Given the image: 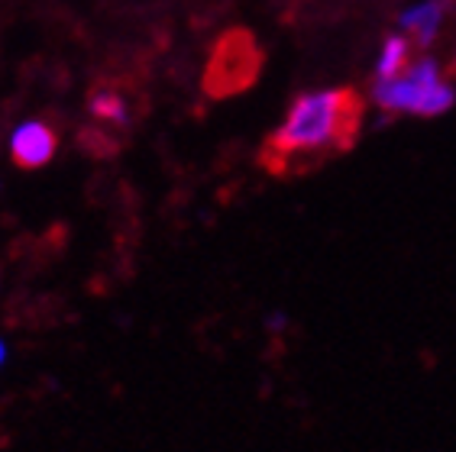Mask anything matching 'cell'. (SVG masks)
Wrapping results in <instances>:
<instances>
[{"label": "cell", "mask_w": 456, "mask_h": 452, "mask_svg": "<svg viewBox=\"0 0 456 452\" xmlns=\"http://www.w3.org/2000/svg\"><path fill=\"white\" fill-rule=\"evenodd\" d=\"M362 104L346 87H317L291 101L279 130L265 140V165L289 172L311 165L314 158L350 149L360 133Z\"/></svg>", "instance_id": "obj_1"}, {"label": "cell", "mask_w": 456, "mask_h": 452, "mask_svg": "<svg viewBox=\"0 0 456 452\" xmlns=\"http://www.w3.org/2000/svg\"><path fill=\"white\" fill-rule=\"evenodd\" d=\"M369 97L386 117H444L456 104V87L434 55H414L411 65L386 81H372Z\"/></svg>", "instance_id": "obj_2"}, {"label": "cell", "mask_w": 456, "mask_h": 452, "mask_svg": "<svg viewBox=\"0 0 456 452\" xmlns=\"http://www.w3.org/2000/svg\"><path fill=\"white\" fill-rule=\"evenodd\" d=\"M259 75V49L246 33H230L214 49L211 69H208V91L214 97L240 94L253 85Z\"/></svg>", "instance_id": "obj_3"}, {"label": "cell", "mask_w": 456, "mask_h": 452, "mask_svg": "<svg viewBox=\"0 0 456 452\" xmlns=\"http://www.w3.org/2000/svg\"><path fill=\"white\" fill-rule=\"evenodd\" d=\"M456 0H411L398 13V33H404L414 43V49H430L437 43Z\"/></svg>", "instance_id": "obj_4"}, {"label": "cell", "mask_w": 456, "mask_h": 452, "mask_svg": "<svg viewBox=\"0 0 456 452\" xmlns=\"http://www.w3.org/2000/svg\"><path fill=\"white\" fill-rule=\"evenodd\" d=\"M55 149H59V136L43 120L20 123L17 130H13V136H10V156H13V162L20 168H27V172L49 165L55 158Z\"/></svg>", "instance_id": "obj_5"}, {"label": "cell", "mask_w": 456, "mask_h": 452, "mask_svg": "<svg viewBox=\"0 0 456 452\" xmlns=\"http://www.w3.org/2000/svg\"><path fill=\"white\" fill-rule=\"evenodd\" d=\"M414 59V43L408 39L404 33H388L379 45V55H376V69H372V81H386V78H395L402 75Z\"/></svg>", "instance_id": "obj_6"}, {"label": "cell", "mask_w": 456, "mask_h": 452, "mask_svg": "<svg viewBox=\"0 0 456 452\" xmlns=\"http://www.w3.org/2000/svg\"><path fill=\"white\" fill-rule=\"evenodd\" d=\"M88 110L104 126H126L130 123V104H126V97L120 91H114V87H97L88 101Z\"/></svg>", "instance_id": "obj_7"}, {"label": "cell", "mask_w": 456, "mask_h": 452, "mask_svg": "<svg viewBox=\"0 0 456 452\" xmlns=\"http://www.w3.org/2000/svg\"><path fill=\"white\" fill-rule=\"evenodd\" d=\"M4 359H7V346L0 343V366H4Z\"/></svg>", "instance_id": "obj_8"}, {"label": "cell", "mask_w": 456, "mask_h": 452, "mask_svg": "<svg viewBox=\"0 0 456 452\" xmlns=\"http://www.w3.org/2000/svg\"><path fill=\"white\" fill-rule=\"evenodd\" d=\"M453 69H456V52H453Z\"/></svg>", "instance_id": "obj_9"}]
</instances>
